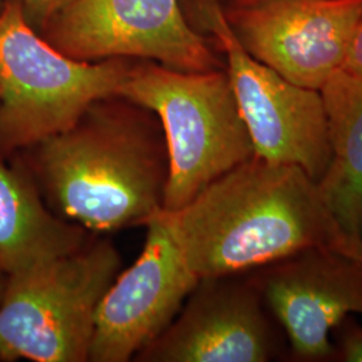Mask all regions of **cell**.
Masks as SVG:
<instances>
[{
    "instance_id": "20",
    "label": "cell",
    "mask_w": 362,
    "mask_h": 362,
    "mask_svg": "<svg viewBox=\"0 0 362 362\" xmlns=\"http://www.w3.org/2000/svg\"><path fill=\"white\" fill-rule=\"evenodd\" d=\"M4 4H6V0H0V13H1V10H3Z\"/></svg>"
},
{
    "instance_id": "9",
    "label": "cell",
    "mask_w": 362,
    "mask_h": 362,
    "mask_svg": "<svg viewBox=\"0 0 362 362\" xmlns=\"http://www.w3.org/2000/svg\"><path fill=\"white\" fill-rule=\"evenodd\" d=\"M254 281L202 278L168 327L146 345L140 362H267L281 338Z\"/></svg>"
},
{
    "instance_id": "3",
    "label": "cell",
    "mask_w": 362,
    "mask_h": 362,
    "mask_svg": "<svg viewBox=\"0 0 362 362\" xmlns=\"http://www.w3.org/2000/svg\"><path fill=\"white\" fill-rule=\"evenodd\" d=\"M118 97L155 113L169 151L164 212L188 204L255 152L224 69L185 73L152 61L132 64Z\"/></svg>"
},
{
    "instance_id": "14",
    "label": "cell",
    "mask_w": 362,
    "mask_h": 362,
    "mask_svg": "<svg viewBox=\"0 0 362 362\" xmlns=\"http://www.w3.org/2000/svg\"><path fill=\"white\" fill-rule=\"evenodd\" d=\"M333 336L336 338V360L362 362V326L348 317L337 326Z\"/></svg>"
},
{
    "instance_id": "6",
    "label": "cell",
    "mask_w": 362,
    "mask_h": 362,
    "mask_svg": "<svg viewBox=\"0 0 362 362\" xmlns=\"http://www.w3.org/2000/svg\"><path fill=\"white\" fill-rule=\"evenodd\" d=\"M194 10L226 58L255 157L297 165L320 180L332 156L321 91L294 85L251 57L236 38L219 0H194Z\"/></svg>"
},
{
    "instance_id": "17",
    "label": "cell",
    "mask_w": 362,
    "mask_h": 362,
    "mask_svg": "<svg viewBox=\"0 0 362 362\" xmlns=\"http://www.w3.org/2000/svg\"><path fill=\"white\" fill-rule=\"evenodd\" d=\"M333 250H336L338 252L345 254L346 257L357 259L362 262V240L361 238L357 236H348L345 233H342L336 245L333 246Z\"/></svg>"
},
{
    "instance_id": "8",
    "label": "cell",
    "mask_w": 362,
    "mask_h": 362,
    "mask_svg": "<svg viewBox=\"0 0 362 362\" xmlns=\"http://www.w3.org/2000/svg\"><path fill=\"white\" fill-rule=\"evenodd\" d=\"M361 15L362 0H259L226 11L251 57L313 90L341 69Z\"/></svg>"
},
{
    "instance_id": "18",
    "label": "cell",
    "mask_w": 362,
    "mask_h": 362,
    "mask_svg": "<svg viewBox=\"0 0 362 362\" xmlns=\"http://www.w3.org/2000/svg\"><path fill=\"white\" fill-rule=\"evenodd\" d=\"M7 278H8V275L3 272L1 267H0V302L3 299V296H4V290H6V286H7Z\"/></svg>"
},
{
    "instance_id": "10",
    "label": "cell",
    "mask_w": 362,
    "mask_h": 362,
    "mask_svg": "<svg viewBox=\"0 0 362 362\" xmlns=\"http://www.w3.org/2000/svg\"><path fill=\"white\" fill-rule=\"evenodd\" d=\"M299 361L336 360L338 325L362 315V262L314 247L255 270L251 278Z\"/></svg>"
},
{
    "instance_id": "21",
    "label": "cell",
    "mask_w": 362,
    "mask_h": 362,
    "mask_svg": "<svg viewBox=\"0 0 362 362\" xmlns=\"http://www.w3.org/2000/svg\"><path fill=\"white\" fill-rule=\"evenodd\" d=\"M361 240H362V238H361Z\"/></svg>"
},
{
    "instance_id": "13",
    "label": "cell",
    "mask_w": 362,
    "mask_h": 362,
    "mask_svg": "<svg viewBox=\"0 0 362 362\" xmlns=\"http://www.w3.org/2000/svg\"><path fill=\"white\" fill-rule=\"evenodd\" d=\"M320 91L332 156L318 189L341 231L362 238V78L339 69Z\"/></svg>"
},
{
    "instance_id": "4",
    "label": "cell",
    "mask_w": 362,
    "mask_h": 362,
    "mask_svg": "<svg viewBox=\"0 0 362 362\" xmlns=\"http://www.w3.org/2000/svg\"><path fill=\"white\" fill-rule=\"evenodd\" d=\"M130 59L82 62L30 25L21 0L0 13V152L13 156L70 128L98 100L117 95Z\"/></svg>"
},
{
    "instance_id": "1",
    "label": "cell",
    "mask_w": 362,
    "mask_h": 362,
    "mask_svg": "<svg viewBox=\"0 0 362 362\" xmlns=\"http://www.w3.org/2000/svg\"><path fill=\"white\" fill-rule=\"evenodd\" d=\"M22 152L52 212L90 233L146 226L164 211L169 151L155 113L112 95Z\"/></svg>"
},
{
    "instance_id": "19",
    "label": "cell",
    "mask_w": 362,
    "mask_h": 362,
    "mask_svg": "<svg viewBox=\"0 0 362 362\" xmlns=\"http://www.w3.org/2000/svg\"><path fill=\"white\" fill-rule=\"evenodd\" d=\"M259 0H230L231 3V7H239V6H247V4H251V3H255Z\"/></svg>"
},
{
    "instance_id": "16",
    "label": "cell",
    "mask_w": 362,
    "mask_h": 362,
    "mask_svg": "<svg viewBox=\"0 0 362 362\" xmlns=\"http://www.w3.org/2000/svg\"><path fill=\"white\" fill-rule=\"evenodd\" d=\"M341 69L356 77L362 78V15L350 39L348 52Z\"/></svg>"
},
{
    "instance_id": "5",
    "label": "cell",
    "mask_w": 362,
    "mask_h": 362,
    "mask_svg": "<svg viewBox=\"0 0 362 362\" xmlns=\"http://www.w3.org/2000/svg\"><path fill=\"white\" fill-rule=\"evenodd\" d=\"M121 272L110 240L8 275L0 302V361H89L98 306Z\"/></svg>"
},
{
    "instance_id": "12",
    "label": "cell",
    "mask_w": 362,
    "mask_h": 362,
    "mask_svg": "<svg viewBox=\"0 0 362 362\" xmlns=\"http://www.w3.org/2000/svg\"><path fill=\"white\" fill-rule=\"evenodd\" d=\"M90 231L67 221L45 203L25 160L0 152V267L7 275L71 254Z\"/></svg>"
},
{
    "instance_id": "2",
    "label": "cell",
    "mask_w": 362,
    "mask_h": 362,
    "mask_svg": "<svg viewBox=\"0 0 362 362\" xmlns=\"http://www.w3.org/2000/svg\"><path fill=\"white\" fill-rule=\"evenodd\" d=\"M161 215L199 279L255 272L314 247L332 248L344 233L303 169L255 156L184 207Z\"/></svg>"
},
{
    "instance_id": "7",
    "label": "cell",
    "mask_w": 362,
    "mask_h": 362,
    "mask_svg": "<svg viewBox=\"0 0 362 362\" xmlns=\"http://www.w3.org/2000/svg\"><path fill=\"white\" fill-rule=\"evenodd\" d=\"M40 31L57 50L82 62L134 58L185 73L226 67L189 25L180 0H76Z\"/></svg>"
},
{
    "instance_id": "15",
    "label": "cell",
    "mask_w": 362,
    "mask_h": 362,
    "mask_svg": "<svg viewBox=\"0 0 362 362\" xmlns=\"http://www.w3.org/2000/svg\"><path fill=\"white\" fill-rule=\"evenodd\" d=\"M76 0H21L27 21L31 26H45L55 13L62 11Z\"/></svg>"
},
{
    "instance_id": "11",
    "label": "cell",
    "mask_w": 362,
    "mask_h": 362,
    "mask_svg": "<svg viewBox=\"0 0 362 362\" xmlns=\"http://www.w3.org/2000/svg\"><path fill=\"white\" fill-rule=\"evenodd\" d=\"M143 252L119 272L98 306L89 361L128 362L175 320L199 278L187 266L163 215L146 223Z\"/></svg>"
}]
</instances>
